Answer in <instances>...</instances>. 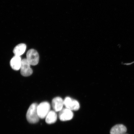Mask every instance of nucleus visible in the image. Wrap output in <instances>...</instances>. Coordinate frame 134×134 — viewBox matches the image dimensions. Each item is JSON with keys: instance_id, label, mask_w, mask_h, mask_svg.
<instances>
[{"instance_id": "obj_1", "label": "nucleus", "mask_w": 134, "mask_h": 134, "mask_svg": "<svg viewBox=\"0 0 134 134\" xmlns=\"http://www.w3.org/2000/svg\"><path fill=\"white\" fill-rule=\"evenodd\" d=\"M38 104L34 103L32 104L30 107L27 112L26 118L28 122L31 124H35L39 121L37 111Z\"/></svg>"}, {"instance_id": "obj_2", "label": "nucleus", "mask_w": 134, "mask_h": 134, "mask_svg": "<svg viewBox=\"0 0 134 134\" xmlns=\"http://www.w3.org/2000/svg\"><path fill=\"white\" fill-rule=\"evenodd\" d=\"M50 109L51 106L48 102H42L38 105L37 111L40 118L43 119L46 118L50 111Z\"/></svg>"}, {"instance_id": "obj_3", "label": "nucleus", "mask_w": 134, "mask_h": 134, "mask_svg": "<svg viewBox=\"0 0 134 134\" xmlns=\"http://www.w3.org/2000/svg\"><path fill=\"white\" fill-rule=\"evenodd\" d=\"M26 59L30 64L35 66L39 62V56L36 50L31 49L28 50L26 53Z\"/></svg>"}, {"instance_id": "obj_4", "label": "nucleus", "mask_w": 134, "mask_h": 134, "mask_svg": "<svg viewBox=\"0 0 134 134\" xmlns=\"http://www.w3.org/2000/svg\"><path fill=\"white\" fill-rule=\"evenodd\" d=\"M64 102L66 108L72 111H77L80 108V104L77 100L73 99L70 97H66L64 100Z\"/></svg>"}, {"instance_id": "obj_5", "label": "nucleus", "mask_w": 134, "mask_h": 134, "mask_svg": "<svg viewBox=\"0 0 134 134\" xmlns=\"http://www.w3.org/2000/svg\"><path fill=\"white\" fill-rule=\"evenodd\" d=\"M31 65L26 58L23 59L22 60L20 69L21 74L23 76H29L32 74L33 71L31 68Z\"/></svg>"}, {"instance_id": "obj_6", "label": "nucleus", "mask_w": 134, "mask_h": 134, "mask_svg": "<svg viewBox=\"0 0 134 134\" xmlns=\"http://www.w3.org/2000/svg\"><path fill=\"white\" fill-rule=\"evenodd\" d=\"M73 113L72 110L66 108H63L59 111V117L62 121H68L73 117Z\"/></svg>"}, {"instance_id": "obj_7", "label": "nucleus", "mask_w": 134, "mask_h": 134, "mask_svg": "<svg viewBox=\"0 0 134 134\" xmlns=\"http://www.w3.org/2000/svg\"><path fill=\"white\" fill-rule=\"evenodd\" d=\"M64 105V100L61 97H55L52 101V106L55 112H59L63 108Z\"/></svg>"}, {"instance_id": "obj_8", "label": "nucleus", "mask_w": 134, "mask_h": 134, "mask_svg": "<svg viewBox=\"0 0 134 134\" xmlns=\"http://www.w3.org/2000/svg\"><path fill=\"white\" fill-rule=\"evenodd\" d=\"M20 56H15L12 58L10 62V65L13 70L18 71L20 69L21 63Z\"/></svg>"}, {"instance_id": "obj_9", "label": "nucleus", "mask_w": 134, "mask_h": 134, "mask_svg": "<svg viewBox=\"0 0 134 134\" xmlns=\"http://www.w3.org/2000/svg\"><path fill=\"white\" fill-rule=\"evenodd\" d=\"M127 128L122 124L115 125L110 130V134H125L127 131Z\"/></svg>"}, {"instance_id": "obj_10", "label": "nucleus", "mask_w": 134, "mask_h": 134, "mask_svg": "<svg viewBox=\"0 0 134 134\" xmlns=\"http://www.w3.org/2000/svg\"><path fill=\"white\" fill-rule=\"evenodd\" d=\"M26 45L24 43H20L16 46L13 50L15 56H20L24 54L26 49Z\"/></svg>"}, {"instance_id": "obj_11", "label": "nucleus", "mask_w": 134, "mask_h": 134, "mask_svg": "<svg viewBox=\"0 0 134 134\" xmlns=\"http://www.w3.org/2000/svg\"><path fill=\"white\" fill-rule=\"evenodd\" d=\"M54 110H50L46 118V123L51 124L55 123L57 119V115Z\"/></svg>"}]
</instances>
